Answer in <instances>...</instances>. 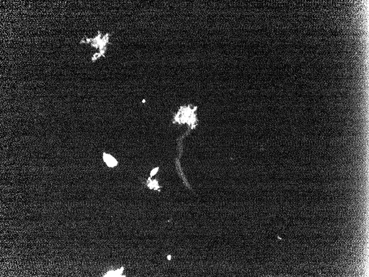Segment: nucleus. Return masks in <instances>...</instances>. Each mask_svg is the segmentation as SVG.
Here are the masks:
<instances>
[{
	"mask_svg": "<svg viewBox=\"0 0 369 277\" xmlns=\"http://www.w3.org/2000/svg\"><path fill=\"white\" fill-rule=\"evenodd\" d=\"M110 34L109 33L102 35V33L98 31L97 35L95 36L94 38L84 37L80 41V43L90 44L92 47L96 49H98V53L101 54L102 57L105 58V54L107 49V45L110 44Z\"/></svg>",
	"mask_w": 369,
	"mask_h": 277,
	"instance_id": "obj_1",
	"label": "nucleus"
},
{
	"mask_svg": "<svg viewBox=\"0 0 369 277\" xmlns=\"http://www.w3.org/2000/svg\"><path fill=\"white\" fill-rule=\"evenodd\" d=\"M196 109L197 107H191L190 106L181 107L175 117V120L179 123L193 124L196 120Z\"/></svg>",
	"mask_w": 369,
	"mask_h": 277,
	"instance_id": "obj_2",
	"label": "nucleus"
},
{
	"mask_svg": "<svg viewBox=\"0 0 369 277\" xmlns=\"http://www.w3.org/2000/svg\"><path fill=\"white\" fill-rule=\"evenodd\" d=\"M103 158H104V162H106L108 167H114L117 166V163H118L117 160L111 156L110 154H107L106 153H104Z\"/></svg>",
	"mask_w": 369,
	"mask_h": 277,
	"instance_id": "obj_3",
	"label": "nucleus"
},
{
	"mask_svg": "<svg viewBox=\"0 0 369 277\" xmlns=\"http://www.w3.org/2000/svg\"><path fill=\"white\" fill-rule=\"evenodd\" d=\"M123 271V268H122L120 269H118L117 271L108 272L107 274L104 275V277H122L121 274Z\"/></svg>",
	"mask_w": 369,
	"mask_h": 277,
	"instance_id": "obj_4",
	"label": "nucleus"
},
{
	"mask_svg": "<svg viewBox=\"0 0 369 277\" xmlns=\"http://www.w3.org/2000/svg\"><path fill=\"white\" fill-rule=\"evenodd\" d=\"M158 168H155V169H153V170H152V172H151V176H153V175H154L155 174L156 172H158Z\"/></svg>",
	"mask_w": 369,
	"mask_h": 277,
	"instance_id": "obj_5",
	"label": "nucleus"
},
{
	"mask_svg": "<svg viewBox=\"0 0 369 277\" xmlns=\"http://www.w3.org/2000/svg\"><path fill=\"white\" fill-rule=\"evenodd\" d=\"M167 259H168L169 260H170L171 256H168V257H167Z\"/></svg>",
	"mask_w": 369,
	"mask_h": 277,
	"instance_id": "obj_6",
	"label": "nucleus"
}]
</instances>
